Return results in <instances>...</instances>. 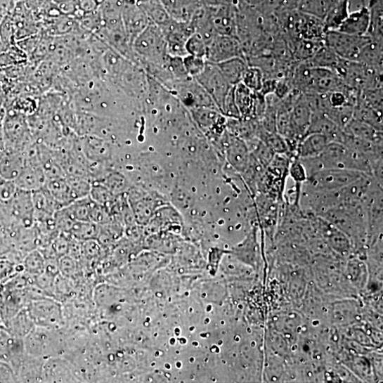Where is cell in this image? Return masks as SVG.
Listing matches in <instances>:
<instances>
[{
	"mask_svg": "<svg viewBox=\"0 0 383 383\" xmlns=\"http://www.w3.org/2000/svg\"><path fill=\"white\" fill-rule=\"evenodd\" d=\"M27 309L36 327L60 330L65 325L62 306L53 298L44 297L30 300Z\"/></svg>",
	"mask_w": 383,
	"mask_h": 383,
	"instance_id": "cell-4",
	"label": "cell"
},
{
	"mask_svg": "<svg viewBox=\"0 0 383 383\" xmlns=\"http://www.w3.org/2000/svg\"><path fill=\"white\" fill-rule=\"evenodd\" d=\"M4 133L6 150L24 152L34 142L26 118L14 108L6 110Z\"/></svg>",
	"mask_w": 383,
	"mask_h": 383,
	"instance_id": "cell-3",
	"label": "cell"
},
{
	"mask_svg": "<svg viewBox=\"0 0 383 383\" xmlns=\"http://www.w3.org/2000/svg\"><path fill=\"white\" fill-rule=\"evenodd\" d=\"M330 142L329 138L323 134L317 133L306 134L298 143L296 157L299 159L318 157Z\"/></svg>",
	"mask_w": 383,
	"mask_h": 383,
	"instance_id": "cell-9",
	"label": "cell"
},
{
	"mask_svg": "<svg viewBox=\"0 0 383 383\" xmlns=\"http://www.w3.org/2000/svg\"><path fill=\"white\" fill-rule=\"evenodd\" d=\"M369 36H353L337 30H328L325 36V45L339 58L357 61L363 46L369 41Z\"/></svg>",
	"mask_w": 383,
	"mask_h": 383,
	"instance_id": "cell-5",
	"label": "cell"
},
{
	"mask_svg": "<svg viewBox=\"0 0 383 383\" xmlns=\"http://www.w3.org/2000/svg\"><path fill=\"white\" fill-rule=\"evenodd\" d=\"M25 160L24 152L0 150V176L14 181L23 169Z\"/></svg>",
	"mask_w": 383,
	"mask_h": 383,
	"instance_id": "cell-8",
	"label": "cell"
},
{
	"mask_svg": "<svg viewBox=\"0 0 383 383\" xmlns=\"http://www.w3.org/2000/svg\"><path fill=\"white\" fill-rule=\"evenodd\" d=\"M357 61L382 73V41L370 37L362 48Z\"/></svg>",
	"mask_w": 383,
	"mask_h": 383,
	"instance_id": "cell-12",
	"label": "cell"
},
{
	"mask_svg": "<svg viewBox=\"0 0 383 383\" xmlns=\"http://www.w3.org/2000/svg\"><path fill=\"white\" fill-rule=\"evenodd\" d=\"M18 265L8 258H0V284L2 285L5 280L8 281L19 273L17 270Z\"/></svg>",
	"mask_w": 383,
	"mask_h": 383,
	"instance_id": "cell-25",
	"label": "cell"
},
{
	"mask_svg": "<svg viewBox=\"0 0 383 383\" xmlns=\"http://www.w3.org/2000/svg\"><path fill=\"white\" fill-rule=\"evenodd\" d=\"M94 203L95 202L89 196L77 200L63 208L74 221H90Z\"/></svg>",
	"mask_w": 383,
	"mask_h": 383,
	"instance_id": "cell-17",
	"label": "cell"
},
{
	"mask_svg": "<svg viewBox=\"0 0 383 383\" xmlns=\"http://www.w3.org/2000/svg\"><path fill=\"white\" fill-rule=\"evenodd\" d=\"M202 39L197 37V35L193 37L188 43V49L195 57H200L205 55V50L204 44L201 42Z\"/></svg>",
	"mask_w": 383,
	"mask_h": 383,
	"instance_id": "cell-27",
	"label": "cell"
},
{
	"mask_svg": "<svg viewBox=\"0 0 383 383\" xmlns=\"http://www.w3.org/2000/svg\"><path fill=\"white\" fill-rule=\"evenodd\" d=\"M46 259L39 249L30 252L25 257L22 265L26 274L36 277L44 271Z\"/></svg>",
	"mask_w": 383,
	"mask_h": 383,
	"instance_id": "cell-19",
	"label": "cell"
},
{
	"mask_svg": "<svg viewBox=\"0 0 383 383\" xmlns=\"http://www.w3.org/2000/svg\"><path fill=\"white\" fill-rule=\"evenodd\" d=\"M344 131L346 134L356 138L375 143H382V131L353 118L344 126Z\"/></svg>",
	"mask_w": 383,
	"mask_h": 383,
	"instance_id": "cell-13",
	"label": "cell"
},
{
	"mask_svg": "<svg viewBox=\"0 0 383 383\" xmlns=\"http://www.w3.org/2000/svg\"><path fill=\"white\" fill-rule=\"evenodd\" d=\"M5 115V109L0 110V150L5 149V139L4 133V119Z\"/></svg>",
	"mask_w": 383,
	"mask_h": 383,
	"instance_id": "cell-28",
	"label": "cell"
},
{
	"mask_svg": "<svg viewBox=\"0 0 383 383\" xmlns=\"http://www.w3.org/2000/svg\"><path fill=\"white\" fill-rule=\"evenodd\" d=\"M12 335L24 339L35 325L29 314L27 306L19 312L4 326Z\"/></svg>",
	"mask_w": 383,
	"mask_h": 383,
	"instance_id": "cell-16",
	"label": "cell"
},
{
	"mask_svg": "<svg viewBox=\"0 0 383 383\" xmlns=\"http://www.w3.org/2000/svg\"><path fill=\"white\" fill-rule=\"evenodd\" d=\"M72 202L90 195L92 181L87 178L66 176Z\"/></svg>",
	"mask_w": 383,
	"mask_h": 383,
	"instance_id": "cell-20",
	"label": "cell"
},
{
	"mask_svg": "<svg viewBox=\"0 0 383 383\" xmlns=\"http://www.w3.org/2000/svg\"><path fill=\"white\" fill-rule=\"evenodd\" d=\"M58 330L35 326L24 338L26 354L44 361L63 356L67 351L66 342Z\"/></svg>",
	"mask_w": 383,
	"mask_h": 383,
	"instance_id": "cell-1",
	"label": "cell"
},
{
	"mask_svg": "<svg viewBox=\"0 0 383 383\" xmlns=\"http://www.w3.org/2000/svg\"><path fill=\"white\" fill-rule=\"evenodd\" d=\"M366 174L348 169H323L309 177L301 186L305 191H336L356 181Z\"/></svg>",
	"mask_w": 383,
	"mask_h": 383,
	"instance_id": "cell-2",
	"label": "cell"
},
{
	"mask_svg": "<svg viewBox=\"0 0 383 383\" xmlns=\"http://www.w3.org/2000/svg\"><path fill=\"white\" fill-rule=\"evenodd\" d=\"M58 267L60 274L70 280H77L82 275L81 261L69 255H65L58 259Z\"/></svg>",
	"mask_w": 383,
	"mask_h": 383,
	"instance_id": "cell-21",
	"label": "cell"
},
{
	"mask_svg": "<svg viewBox=\"0 0 383 383\" xmlns=\"http://www.w3.org/2000/svg\"><path fill=\"white\" fill-rule=\"evenodd\" d=\"M72 280L65 278L60 273L55 278L53 285V298L58 301H64L70 298L74 292Z\"/></svg>",
	"mask_w": 383,
	"mask_h": 383,
	"instance_id": "cell-22",
	"label": "cell"
},
{
	"mask_svg": "<svg viewBox=\"0 0 383 383\" xmlns=\"http://www.w3.org/2000/svg\"><path fill=\"white\" fill-rule=\"evenodd\" d=\"M69 235L81 242L96 240L98 235V224L90 221H75Z\"/></svg>",
	"mask_w": 383,
	"mask_h": 383,
	"instance_id": "cell-18",
	"label": "cell"
},
{
	"mask_svg": "<svg viewBox=\"0 0 383 383\" xmlns=\"http://www.w3.org/2000/svg\"><path fill=\"white\" fill-rule=\"evenodd\" d=\"M42 382H75L76 377L72 363L61 356L53 357L44 361Z\"/></svg>",
	"mask_w": 383,
	"mask_h": 383,
	"instance_id": "cell-6",
	"label": "cell"
},
{
	"mask_svg": "<svg viewBox=\"0 0 383 383\" xmlns=\"http://www.w3.org/2000/svg\"><path fill=\"white\" fill-rule=\"evenodd\" d=\"M44 187L60 209L72 202L66 177L48 179Z\"/></svg>",
	"mask_w": 383,
	"mask_h": 383,
	"instance_id": "cell-15",
	"label": "cell"
},
{
	"mask_svg": "<svg viewBox=\"0 0 383 383\" xmlns=\"http://www.w3.org/2000/svg\"><path fill=\"white\" fill-rule=\"evenodd\" d=\"M370 26V12L367 8L349 13L337 30L353 36H367Z\"/></svg>",
	"mask_w": 383,
	"mask_h": 383,
	"instance_id": "cell-10",
	"label": "cell"
},
{
	"mask_svg": "<svg viewBox=\"0 0 383 383\" xmlns=\"http://www.w3.org/2000/svg\"><path fill=\"white\" fill-rule=\"evenodd\" d=\"M217 67L226 81L236 86L242 82L247 65L243 58L236 57L219 63Z\"/></svg>",
	"mask_w": 383,
	"mask_h": 383,
	"instance_id": "cell-11",
	"label": "cell"
},
{
	"mask_svg": "<svg viewBox=\"0 0 383 383\" xmlns=\"http://www.w3.org/2000/svg\"><path fill=\"white\" fill-rule=\"evenodd\" d=\"M264 73L262 70L257 67L247 68L241 83L250 90L261 93L264 84Z\"/></svg>",
	"mask_w": 383,
	"mask_h": 383,
	"instance_id": "cell-23",
	"label": "cell"
},
{
	"mask_svg": "<svg viewBox=\"0 0 383 383\" xmlns=\"http://www.w3.org/2000/svg\"><path fill=\"white\" fill-rule=\"evenodd\" d=\"M242 48L238 37L222 35L212 44L211 57L220 63L236 57H242Z\"/></svg>",
	"mask_w": 383,
	"mask_h": 383,
	"instance_id": "cell-7",
	"label": "cell"
},
{
	"mask_svg": "<svg viewBox=\"0 0 383 383\" xmlns=\"http://www.w3.org/2000/svg\"><path fill=\"white\" fill-rule=\"evenodd\" d=\"M289 176L294 183L301 185L308 181V174L299 159L297 157L290 159Z\"/></svg>",
	"mask_w": 383,
	"mask_h": 383,
	"instance_id": "cell-24",
	"label": "cell"
},
{
	"mask_svg": "<svg viewBox=\"0 0 383 383\" xmlns=\"http://www.w3.org/2000/svg\"><path fill=\"white\" fill-rule=\"evenodd\" d=\"M17 190L18 188L14 181L6 180L0 176V204L8 202Z\"/></svg>",
	"mask_w": 383,
	"mask_h": 383,
	"instance_id": "cell-26",
	"label": "cell"
},
{
	"mask_svg": "<svg viewBox=\"0 0 383 383\" xmlns=\"http://www.w3.org/2000/svg\"><path fill=\"white\" fill-rule=\"evenodd\" d=\"M344 59L339 58L325 44L317 53L306 63L316 67H322L335 70L337 72L342 66Z\"/></svg>",
	"mask_w": 383,
	"mask_h": 383,
	"instance_id": "cell-14",
	"label": "cell"
}]
</instances>
